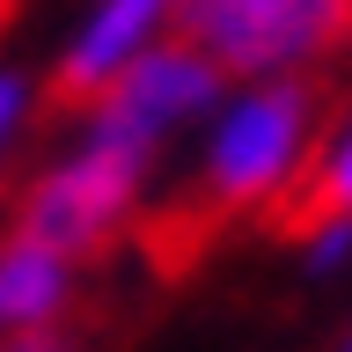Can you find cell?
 <instances>
[{
    "mask_svg": "<svg viewBox=\"0 0 352 352\" xmlns=\"http://www.w3.org/2000/svg\"><path fill=\"white\" fill-rule=\"evenodd\" d=\"M338 352H352V330H345V345H338Z\"/></svg>",
    "mask_w": 352,
    "mask_h": 352,
    "instance_id": "11",
    "label": "cell"
},
{
    "mask_svg": "<svg viewBox=\"0 0 352 352\" xmlns=\"http://www.w3.org/2000/svg\"><path fill=\"white\" fill-rule=\"evenodd\" d=\"M147 184H154V147L147 140H132V132L103 125V118H81V132H74L37 169V184L22 191L15 228L59 242L74 257H88V250L147 198Z\"/></svg>",
    "mask_w": 352,
    "mask_h": 352,
    "instance_id": "2",
    "label": "cell"
},
{
    "mask_svg": "<svg viewBox=\"0 0 352 352\" xmlns=\"http://www.w3.org/2000/svg\"><path fill=\"white\" fill-rule=\"evenodd\" d=\"M220 88H228V74H220L191 37L169 30L162 44H147L132 66H118V74L88 96V118H103V125L132 132V140H147V147L162 154L184 125H206V110L220 103Z\"/></svg>",
    "mask_w": 352,
    "mask_h": 352,
    "instance_id": "4",
    "label": "cell"
},
{
    "mask_svg": "<svg viewBox=\"0 0 352 352\" xmlns=\"http://www.w3.org/2000/svg\"><path fill=\"white\" fill-rule=\"evenodd\" d=\"M30 103H37L30 74H22V66H0V162H8V147H15L22 125H30Z\"/></svg>",
    "mask_w": 352,
    "mask_h": 352,
    "instance_id": "8",
    "label": "cell"
},
{
    "mask_svg": "<svg viewBox=\"0 0 352 352\" xmlns=\"http://www.w3.org/2000/svg\"><path fill=\"white\" fill-rule=\"evenodd\" d=\"M352 0H176V37H191L228 81L301 74L345 37Z\"/></svg>",
    "mask_w": 352,
    "mask_h": 352,
    "instance_id": "3",
    "label": "cell"
},
{
    "mask_svg": "<svg viewBox=\"0 0 352 352\" xmlns=\"http://www.w3.org/2000/svg\"><path fill=\"white\" fill-rule=\"evenodd\" d=\"M308 140H316V88L301 74H257V81H228L220 103L206 110V154L198 176L220 206H257L286 191L301 169Z\"/></svg>",
    "mask_w": 352,
    "mask_h": 352,
    "instance_id": "1",
    "label": "cell"
},
{
    "mask_svg": "<svg viewBox=\"0 0 352 352\" xmlns=\"http://www.w3.org/2000/svg\"><path fill=\"white\" fill-rule=\"evenodd\" d=\"M0 352H81V345L66 338V323H52V330H30V338H0Z\"/></svg>",
    "mask_w": 352,
    "mask_h": 352,
    "instance_id": "10",
    "label": "cell"
},
{
    "mask_svg": "<svg viewBox=\"0 0 352 352\" xmlns=\"http://www.w3.org/2000/svg\"><path fill=\"white\" fill-rule=\"evenodd\" d=\"M345 37H352V22H345Z\"/></svg>",
    "mask_w": 352,
    "mask_h": 352,
    "instance_id": "12",
    "label": "cell"
},
{
    "mask_svg": "<svg viewBox=\"0 0 352 352\" xmlns=\"http://www.w3.org/2000/svg\"><path fill=\"white\" fill-rule=\"evenodd\" d=\"M301 272H308V279H338V272H352V213L323 206V220H316L308 242H301Z\"/></svg>",
    "mask_w": 352,
    "mask_h": 352,
    "instance_id": "7",
    "label": "cell"
},
{
    "mask_svg": "<svg viewBox=\"0 0 352 352\" xmlns=\"http://www.w3.org/2000/svg\"><path fill=\"white\" fill-rule=\"evenodd\" d=\"M316 198H323V206H338V213H352V118H345V132H338V140H330V154H323Z\"/></svg>",
    "mask_w": 352,
    "mask_h": 352,
    "instance_id": "9",
    "label": "cell"
},
{
    "mask_svg": "<svg viewBox=\"0 0 352 352\" xmlns=\"http://www.w3.org/2000/svg\"><path fill=\"white\" fill-rule=\"evenodd\" d=\"M169 30H176V0H88L81 22H74L66 44H59V88L88 103L118 66H132L147 44L169 37Z\"/></svg>",
    "mask_w": 352,
    "mask_h": 352,
    "instance_id": "5",
    "label": "cell"
},
{
    "mask_svg": "<svg viewBox=\"0 0 352 352\" xmlns=\"http://www.w3.org/2000/svg\"><path fill=\"white\" fill-rule=\"evenodd\" d=\"M81 294V257L44 235H8L0 242V338H30V330L66 323V308Z\"/></svg>",
    "mask_w": 352,
    "mask_h": 352,
    "instance_id": "6",
    "label": "cell"
}]
</instances>
